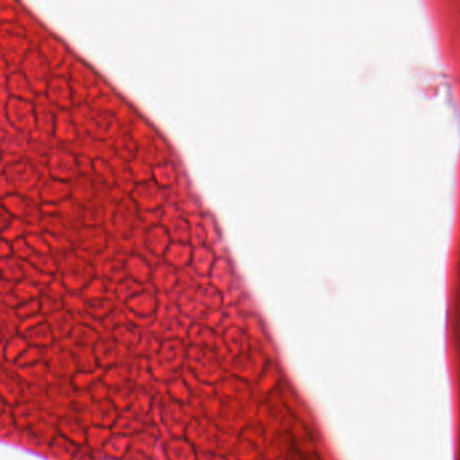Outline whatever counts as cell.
<instances>
[{
    "mask_svg": "<svg viewBox=\"0 0 460 460\" xmlns=\"http://www.w3.org/2000/svg\"><path fill=\"white\" fill-rule=\"evenodd\" d=\"M80 126L73 117L72 110L71 111H59L57 117V123L54 128V137L57 140V143L61 146H72L76 143L81 137Z\"/></svg>",
    "mask_w": 460,
    "mask_h": 460,
    "instance_id": "cell-20",
    "label": "cell"
},
{
    "mask_svg": "<svg viewBox=\"0 0 460 460\" xmlns=\"http://www.w3.org/2000/svg\"><path fill=\"white\" fill-rule=\"evenodd\" d=\"M22 3L15 0H0V23L18 22Z\"/></svg>",
    "mask_w": 460,
    "mask_h": 460,
    "instance_id": "cell-48",
    "label": "cell"
},
{
    "mask_svg": "<svg viewBox=\"0 0 460 460\" xmlns=\"http://www.w3.org/2000/svg\"><path fill=\"white\" fill-rule=\"evenodd\" d=\"M202 218H204L205 228H207V232H208V244L218 251L219 246L223 243V231H221V223L218 221V218L215 216V214L208 211V209L202 214ZM218 254H219V251H218Z\"/></svg>",
    "mask_w": 460,
    "mask_h": 460,
    "instance_id": "cell-41",
    "label": "cell"
},
{
    "mask_svg": "<svg viewBox=\"0 0 460 460\" xmlns=\"http://www.w3.org/2000/svg\"><path fill=\"white\" fill-rule=\"evenodd\" d=\"M234 274H235V270H234L232 260L227 254H223L218 257V260L215 262V265L209 273V277L216 286H225L234 277Z\"/></svg>",
    "mask_w": 460,
    "mask_h": 460,
    "instance_id": "cell-36",
    "label": "cell"
},
{
    "mask_svg": "<svg viewBox=\"0 0 460 460\" xmlns=\"http://www.w3.org/2000/svg\"><path fill=\"white\" fill-rule=\"evenodd\" d=\"M47 175L56 180L72 182L80 176L77 157L76 154L66 146L59 144L52 151L47 160Z\"/></svg>",
    "mask_w": 460,
    "mask_h": 460,
    "instance_id": "cell-11",
    "label": "cell"
},
{
    "mask_svg": "<svg viewBox=\"0 0 460 460\" xmlns=\"http://www.w3.org/2000/svg\"><path fill=\"white\" fill-rule=\"evenodd\" d=\"M13 250H14V257L18 258V260H23V262H27V260L31 258V255L34 254V251L29 246L26 238H22V239L14 242L13 243Z\"/></svg>",
    "mask_w": 460,
    "mask_h": 460,
    "instance_id": "cell-55",
    "label": "cell"
},
{
    "mask_svg": "<svg viewBox=\"0 0 460 460\" xmlns=\"http://www.w3.org/2000/svg\"><path fill=\"white\" fill-rule=\"evenodd\" d=\"M218 257H219L218 251L209 244L193 247V255L189 267L200 276H209Z\"/></svg>",
    "mask_w": 460,
    "mask_h": 460,
    "instance_id": "cell-26",
    "label": "cell"
},
{
    "mask_svg": "<svg viewBox=\"0 0 460 460\" xmlns=\"http://www.w3.org/2000/svg\"><path fill=\"white\" fill-rule=\"evenodd\" d=\"M0 207L6 208L15 219L31 227H40L43 218L40 200L36 196L13 193L0 199Z\"/></svg>",
    "mask_w": 460,
    "mask_h": 460,
    "instance_id": "cell-9",
    "label": "cell"
},
{
    "mask_svg": "<svg viewBox=\"0 0 460 460\" xmlns=\"http://www.w3.org/2000/svg\"><path fill=\"white\" fill-rule=\"evenodd\" d=\"M193 255V246L191 243H177L172 242L168 248L163 260L176 267L177 270H184L191 266V260Z\"/></svg>",
    "mask_w": 460,
    "mask_h": 460,
    "instance_id": "cell-30",
    "label": "cell"
},
{
    "mask_svg": "<svg viewBox=\"0 0 460 460\" xmlns=\"http://www.w3.org/2000/svg\"><path fill=\"white\" fill-rule=\"evenodd\" d=\"M135 251H137L135 240L126 239V238H119V237L111 235L108 250H107L108 257L126 260Z\"/></svg>",
    "mask_w": 460,
    "mask_h": 460,
    "instance_id": "cell-38",
    "label": "cell"
},
{
    "mask_svg": "<svg viewBox=\"0 0 460 460\" xmlns=\"http://www.w3.org/2000/svg\"><path fill=\"white\" fill-rule=\"evenodd\" d=\"M45 60L50 64L54 69V73L60 69L64 64H66L72 54L75 53L71 46L59 37L56 33H50L45 40L40 42L37 47Z\"/></svg>",
    "mask_w": 460,
    "mask_h": 460,
    "instance_id": "cell-14",
    "label": "cell"
},
{
    "mask_svg": "<svg viewBox=\"0 0 460 460\" xmlns=\"http://www.w3.org/2000/svg\"><path fill=\"white\" fill-rule=\"evenodd\" d=\"M114 169V177H115V186H118L121 192H124L127 196L131 195L134 188L137 186V182L134 180L133 170L130 162L119 160L114 157L110 161Z\"/></svg>",
    "mask_w": 460,
    "mask_h": 460,
    "instance_id": "cell-31",
    "label": "cell"
},
{
    "mask_svg": "<svg viewBox=\"0 0 460 460\" xmlns=\"http://www.w3.org/2000/svg\"><path fill=\"white\" fill-rule=\"evenodd\" d=\"M140 209L130 196H126L114 212L108 224L110 234L114 237L134 239L140 230Z\"/></svg>",
    "mask_w": 460,
    "mask_h": 460,
    "instance_id": "cell-6",
    "label": "cell"
},
{
    "mask_svg": "<svg viewBox=\"0 0 460 460\" xmlns=\"http://www.w3.org/2000/svg\"><path fill=\"white\" fill-rule=\"evenodd\" d=\"M134 240H135L137 251L146 255L149 260L153 258L156 263L163 260L168 248L172 244V238L168 232V228L163 224L149 228L140 227V230L134 237Z\"/></svg>",
    "mask_w": 460,
    "mask_h": 460,
    "instance_id": "cell-5",
    "label": "cell"
},
{
    "mask_svg": "<svg viewBox=\"0 0 460 460\" xmlns=\"http://www.w3.org/2000/svg\"><path fill=\"white\" fill-rule=\"evenodd\" d=\"M13 193H17L13 184L1 175V177H0V199L6 198L8 195H13Z\"/></svg>",
    "mask_w": 460,
    "mask_h": 460,
    "instance_id": "cell-57",
    "label": "cell"
},
{
    "mask_svg": "<svg viewBox=\"0 0 460 460\" xmlns=\"http://www.w3.org/2000/svg\"><path fill=\"white\" fill-rule=\"evenodd\" d=\"M34 104H36V124H37L36 130L54 134L59 110L45 98V95L37 96Z\"/></svg>",
    "mask_w": 460,
    "mask_h": 460,
    "instance_id": "cell-24",
    "label": "cell"
},
{
    "mask_svg": "<svg viewBox=\"0 0 460 460\" xmlns=\"http://www.w3.org/2000/svg\"><path fill=\"white\" fill-rule=\"evenodd\" d=\"M182 162L180 158L158 163L153 169V181H156L163 189H173L180 179Z\"/></svg>",
    "mask_w": 460,
    "mask_h": 460,
    "instance_id": "cell-25",
    "label": "cell"
},
{
    "mask_svg": "<svg viewBox=\"0 0 460 460\" xmlns=\"http://www.w3.org/2000/svg\"><path fill=\"white\" fill-rule=\"evenodd\" d=\"M140 114L142 112L137 108V105L126 99L124 104L121 105V108L119 110V112L115 115L117 119L119 121L121 131H128L130 127L133 126V123L140 117Z\"/></svg>",
    "mask_w": 460,
    "mask_h": 460,
    "instance_id": "cell-46",
    "label": "cell"
},
{
    "mask_svg": "<svg viewBox=\"0 0 460 460\" xmlns=\"http://www.w3.org/2000/svg\"><path fill=\"white\" fill-rule=\"evenodd\" d=\"M1 117L23 134L30 135L37 128L34 101L10 98L1 104Z\"/></svg>",
    "mask_w": 460,
    "mask_h": 460,
    "instance_id": "cell-8",
    "label": "cell"
},
{
    "mask_svg": "<svg viewBox=\"0 0 460 460\" xmlns=\"http://www.w3.org/2000/svg\"><path fill=\"white\" fill-rule=\"evenodd\" d=\"M72 112L80 126L81 133L91 138L112 142L121 131L115 115L98 111L91 104L73 108Z\"/></svg>",
    "mask_w": 460,
    "mask_h": 460,
    "instance_id": "cell-3",
    "label": "cell"
},
{
    "mask_svg": "<svg viewBox=\"0 0 460 460\" xmlns=\"http://www.w3.org/2000/svg\"><path fill=\"white\" fill-rule=\"evenodd\" d=\"M1 279L11 282H20L24 279V262L15 257L0 260Z\"/></svg>",
    "mask_w": 460,
    "mask_h": 460,
    "instance_id": "cell-40",
    "label": "cell"
},
{
    "mask_svg": "<svg viewBox=\"0 0 460 460\" xmlns=\"http://www.w3.org/2000/svg\"><path fill=\"white\" fill-rule=\"evenodd\" d=\"M33 49L26 36L0 33V59L7 61L13 69H20V65Z\"/></svg>",
    "mask_w": 460,
    "mask_h": 460,
    "instance_id": "cell-13",
    "label": "cell"
},
{
    "mask_svg": "<svg viewBox=\"0 0 460 460\" xmlns=\"http://www.w3.org/2000/svg\"><path fill=\"white\" fill-rule=\"evenodd\" d=\"M163 225L168 228L172 242L191 243V221L185 215L166 219Z\"/></svg>",
    "mask_w": 460,
    "mask_h": 460,
    "instance_id": "cell-35",
    "label": "cell"
},
{
    "mask_svg": "<svg viewBox=\"0 0 460 460\" xmlns=\"http://www.w3.org/2000/svg\"><path fill=\"white\" fill-rule=\"evenodd\" d=\"M30 135L23 134L10 126L7 120L1 117V126H0V143L3 153H15L26 156L29 147Z\"/></svg>",
    "mask_w": 460,
    "mask_h": 460,
    "instance_id": "cell-19",
    "label": "cell"
},
{
    "mask_svg": "<svg viewBox=\"0 0 460 460\" xmlns=\"http://www.w3.org/2000/svg\"><path fill=\"white\" fill-rule=\"evenodd\" d=\"M154 270V263L142 253L135 251L126 260L127 277L135 281H147L151 279Z\"/></svg>",
    "mask_w": 460,
    "mask_h": 460,
    "instance_id": "cell-28",
    "label": "cell"
},
{
    "mask_svg": "<svg viewBox=\"0 0 460 460\" xmlns=\"http://www.w3.org/2000/svg\"><path fill=\"white\" fill-rule=\"evenodd\" d=\"M130 165L137 185L153 180V169H154L153 165H150L146 161L140 160V157L133 161Z\"/></svg>",
    "mask_w": 460,
    "mask_h": 460,
    "instance_id": "cell-50",
    "label": "cell"
},
{
    "mask_svg": "<svg viewBox=\"0 0 460 460\" xmlns=\"http://www.w3.org/2000/svg\"><path fill=\"white\" fill-rule=\"evenodd\" d=\"M114 156L126 162H133L138 158V143L130 131H120L119 134L111 142Z\"/></svg>",
    "mask_w": 460,
    "mask_h": 460,
    "instance_id": "cell-29",
    "label": "cell"
},
{
    "mask_svg": "<svg viewBox=\"0 0 460 460\" xmlns=\"http://www.w3.org/2000/svg\"><path fill=\"white\" fill-rule=\"evenodd\" d=\"M76 157H77V166H79L80 175L94 176V165H95V161L92 160L91 157L82 156V154H76Z\"/></svg>",
    "mask_w": 460,
    "mask_h": 460,
    "instance_id": "cell-56",
    "label": "cell"
},
{
    "mask_svg": "<svg viewBox=\"0 0 460 460\" xmlns=\"http://www.w3.org/2000/svg\"><path fill=\"white\" fill-rule=\"evenodd\" d=\"M45 98L50 101L59 111H71L73 110V101H72V82L65 77L54 75L50 81Z\"/></svg>",
    "mask_w": 460,
    "mask_h": 460,
    "instance_id": "cell-15",
    "label": "cell"
},
{
    "mask_svg": "<svg viewBox=\"0 0 460 460\" xmlns=\"http://www.w3.org/2000/svg\"><path fill=\"white\" fill-rule=\"evenodd\" d=\"M72 101H73V108L89 104V101H91L89 89L81 87L79 84L72 82Z\"/></svg>",
    "mask_w": 460,
    "mask_h": 460,
    "instance_id": "cell-54",
    "label": "cell"
},
{
    "mask_svg": "<svg viewBox=\"0 0 460 460\" xmlns=\"http://www.w3.org/2000/svg\"><path fill=\"white\" fill-rule=\"evenodd\" d=\"M60 215L73 231H77L85 225V208L73 199L60 204Z\"/></svg>",
    "mask_w": 460,
    "mask_h": 460,
    "instance_id": "cell-32",
    "label": "cell"
},
{
    "mask_svg": "<svg viewBox=\"0 0 460 460\" xmlns=\"http://www.w3.org/2000/svg\"><path fill=\"white\" fill-rule=\"evenodd\" d=\"M160 224H163V207L158 209L140 211V228H149V227H154V225H160Z\"/></svg>",
    "mask_w": 460,
    "mask_h": 460,
    "instance_id": "cell-52",
    "label": "cell"
},
{
    "mask_svg": "<svg viewBox=\"0 0 460 460\" xmlns=\"http://www.w3.org/2000/svg\"><path fill=\"white\" fill-rule=\"evenodd\" d=\"M40 231L46 235H56V237H68L75 238L76 231H73L68 223L62 219L60 214L57 215H45L40 224Z\"/></svg>",
    "mask_w": 460,
    "mask_h": 460,
    "instance_id": "cell-34",
    "label": "cell"
},
{
    "mask_svg": "<svg viewBox=\"0 0 460 460\" xmlns=\"http://www.w3.org/2000/svg\"><path fill=\"white\" fill-rule=\"evenodd\" d=\"M37 199L40 204H57L72 199V182L47 177L40 185Z\"/></svg>",
    "mask_w": 460,
    "mask_h": 460,
    "instance_id": "cell-18",
    "label": "cell"
},
{
    "mask_svg": "<svg viewBox=\"0 0 460 460\" xmlns=\"http://www.w3.org/2000/svg\"><path fill=\"white\" fill-rule=\"evenodd\" d=\"M20 22L24 27L26 37L33 45V47H38L42 40H45L50 33H53L40 18H37L24 4H22Z\"/></svg>",
    "mask_w": 460,
    "mask_h": 460,
    "instance_id": "cell-23",
    "label": "cell"
},
{
    "mask_svg": "<svg viewBox=\"0 0 460 460\" xmlns=\"http://www.w3.org/2000/svg\"><path fill=\"white\" fill-rule=\"evenodd\" d=\"M14 216L3 207H0V231L6 230L13 221H14Z\"/></svg>",
    "mask_w": 460,
    "mask_h": 460,
    "instance_id": "cell-59",
    "label": "cell"
},
{
    "mask_svg": "<svg viewBox=\"0 0 460 460\" xmlns=\"http://www.w3.org/2000/svg\"><path fill=\"white\" fill-rule=\"evenodd\" d=\"M20 71L30 81L37 95H45L49 84L54 77V69L50 64L45 60V57L40 53L37 47H33L20 65Z\"/></svg>",
    "mask_w": 460,
    "mask_h": 460,
    "instance_id": "cell-7",
    "label": "cell"
},
{
    "mask_svg": "<svg viewBox=\"0 0 460 460\" xmlns=\"http://www.w3.org/2000/svg\"><path fill=\"white\" fill-rule=\"evenodd\" d=\"M36 227H31L27 223L24 221H18V219H14V221L3 231H0V237L1 239L7 240V242H17V240L22 239V238H26L27 234Z\"/></svg>",
    "mask_w": 460,
    "mask_h": 460,
    "instance_id": "cell-45",
    "label": "cell"
},
{
    "mask_svg": "<svg viewBox=\"0 0 460 460\" xmlns=\"http://www.w3.org/2000/svg\"><path fill=\"white\" fill-rule=\"evenodd\" d=\"M179 276H180V270H177L176 267L162 260L154 265L151 280L160 286H170L176 282Z\"/></svg>",
    "mask_w": 460,
    "mask_h": 460,
    "instance_id": "cell-39",
    "label": "cell"
},
{
    "mask_svg": "<svg viewBox=\"0 0 460 460\" xmlns=\"http://www.w3.org/2000/svg\"><path fill=\"white\" fill-rule=\"evenodd\" d=\"M69 149L75 154L88 156V157H91L94 161H111L115 157L111 142L95 140V138H91V137H88L85 134H81L79 140L76 143H73L72 146H69Z\"/></svg>",
    "mask_w": 460,
    "mask_h": 460,
    "instance_id": "cell-16",
    "label": "cell"
},
{
    "mask_svg": "<svg viewBox=\"0 0 460 460\" xmlns=\"http://www.w3.org/2000/svg\"><path fill=\"white\" fill-rule=\"evenodd\" d=\"M1 85L6 87L10 98L34 101L38 96L33 85L27 80V77L23 75L20 69L11 72L6 79H3Z\"/></svg>",
    "mask_w": 460,
    "mask_h": 460,
    "instance_id": "cell-22",
    "label": "cell"
},
{
    "mask_svg": "<svg viewBox=\"0 0 460 460\" xmlns=\"http://www.w3.org/2000/svg\"><path fill=\"white\" fill-rule=\"evenodd\" d=\"M98 270H101V274L108 280H112V279L121 280V279L127 277L126 260L112 258V257H107L105 260H103Z\"/></svg>",
    "mask_w": 460,
    "mask_h": 460,
    "instance_id": "cell-43",
    "label": "cell"
},
{
    "mask_svg": "<svg viewBox=\"0 0 460 460\" xmlns=\"http://www.w3.org/2000/svg\"><path fill=\"white\" fill-rule=\"evenodd\" d=\"M53 277L49 274L42 273L37 267H34L33 265H30L29 262H24V280L30 281L31 283L37 285V283H47L50 282Z\"/></svg>",
    "mask_w": 460,
    "mask_h": 460,
    "instance_id": "cell-53",
    "label": "cell"
},
{
    "mask_svg": "<svg viewBox=\"0 0 460 460\" xmlns=\"http://www.w3.org/2000/svg\"><path fill=\"white\" fill-rule=\"evenodd\" d=\"M110 230L107 227L84 225L76 231L73 244L77 254L95 263L99 269L101 262L108 257L107 250L110 244Z\"/></svg>",
    "mask_w": 460,
    "mask_h": 460,
    "instance_id": "cell-4",
    "label": "cell"
},
{
    "mask_svg": "<svg viewBox=\"0 0 460 460\" xmlns=\"http://www.w3.org/2000/svg\"><path fill=\"white\" fill-rule=\"evenodd\" d=\"M1 175L13 184L17 193L30 196L33 193L37 196L40 185L49 177L45 163L36 162L26 156L1 168Z\"/></svg>",
    "mask_w": 460,
    "mask_h": 460,
    "instance_id": "cell-2",
    "label": "cell"
},
{
    "mask_svg": "<svg viewBox=\"0 0 460 460\" xmlns=\"http://www.w3.org/2000/svg\"><path fill=\"white\" fill-rule=\"evenodd\" d=\"M14 257V250H13V243L7 240H0V260L11 258Z\"/></svg>",
    "mask_w": 460,
    "mask_h": 460,
    "instance_id": "cell-58",
    "label": "cell"
},
{
    "mask_svg": "<svg viewBox=\"0 0 460 460\" xmlns=\"http://www.w3.org/2000/svg\"><path fill=\"white\" fill-rule=\"evenodd\" d=\"M23 156L22 154H15V153H3V157H1V168L15 162V161L20 160Z\"/></svg>",
    "mask_w": 460,
    "mask_h": 460,
    "instance_id": "cell-60",
    "label": "cell"
},
{
    "mask_svg": "<svg viewBox=\"0 0 460 460\" xmlns=\"http://www.w3.org/2000/svg\"><path fill=\"white\" fill-rule=\"evenodd\" d=\"M26 240H27L29 246L31 247V250L34 251V254L52 253V250H50V244H49V240L46 238V235L40 231V227L33 228V230L27 234Z\"/></svg>",
    "mask_w": 460,
    "mask_h": 460,
    "instance_id": "cell-47",
    "label": "cell"
},
{
    "mask_svg": "<svg viewBox=\"0 0 460 460\" xmlns=\"http://www.w3.org/2000/svg\"><path fill=\"white\" fill-rule=\"evenodd\" d=\"M180 207L182 212H184V215L186 218L195 216V215H201V214H204L207 211L205 207H204V204H202L200 196L196 192L193 195H191L186 200L182 201Z\"/></svg>",
    "mask_w": 460,
    "mask_h": 460,
    "instance_id": "cell-51",
    "label": "cell"
},
{
    "mask_svg": "<svg viewBox=\"0 0 460 460\" xmlns=\"http://www.w3.org/2000/svg\"><path fill=\"white\" fill-rule=\"evenodd\" d=\"M30 265L37 267L42 273L54 277L57 272H60V263L52 253L45 254H33L31 258L27 260Z\"/></svg>",
    "mask_w": 460,
    "mask_h": 460,
    "instance_id": "cell-42",
    "label": "cell"
},
{
    "mask_svg": "<svg viewBox=\"0 0 460 460\" xmlns=\"http://www.w3.org/2000/svg\"><path fill=\"white\" fill-rule=\"evenodd\" d=\"M126 98L120 94L118 89L110 91V92H104L98 95L96 98H94L91 101V105L98 110V111H103V112H108L112 115H117L119 112L121 105L124 104Z\"/></svg>",
    "mask_w": 460,
    "mask_h": 460,
    "instance_id": "cell-33",
    "label": "cell"
},
{
    "mask_svg": "<svg viewBox=\"0 0 460 460\" xmlns=\"http://www.w3.org/2000/svg\"><path fill=\"white\" fill-rule=\"evenodd\" d=\"M57 146H59V143H57L54 134L43 133L40 130H34L30 134V140H29V147H27V151H26V157H29V158H31L36 162L47 165V160H49L52 151Z\"/></svg>",
    "mask_w": 460,
    "mask_h": 460,
    "instance_id": "cell-17",
    "label": "cell"
},
{
    "mask_svg": "<svg viewBox=\"0 0 460 460\" xmlns=\"http://www.w3.org/2000/svg\"><path fill=\"white\" fill-rule=\"evenodd\" d=\"M85 208V225H98V227H108L110 224V214L103 201L94 200L89 202Z\"/></svg>",
    "mask_w": 460,
    "mask_h": 460,
    "instance_id": "cell-37",
    "label": "cell"
},
{
    "mask_svg": "<svg viewBox=\"0 0 460 460\" xmlns=\"http://www.w3.org/2000/svg\"><path fill=\"white\" fill-rule=\"evenodd\" d=\"M94 177L103 184H107L110 186H115V177H114V169L111 162L107 160H96L94 165Z\"/></svg>",
    "mask_w": 460,
    "mask_h": 460,
    "instance_id": "cell-49",
    "label": "cell"
},
{
    "mask_svg": "<svg viewBox=\"0 0 460 460\" xmlns=\"http://www.w3.org/2000/svg\"><path fill=\"white\" fill-rule=\"evenodd\" d=\"M61 276L66 286H85L98 276V267L94 262L84 258L77 251L61 263Z\"/></svg>",
    "mask_w": 460,
    "mask_h": 460,
    "instance_id": "cell-10",
    "label": "cell"
},
{
    "mask_svg": "<svg viewBox=\"0 0 460 460\" xmlns=\"http://www.w3.org/2000/svg\"><path fill=\"white\" fill-rule=\"evenodd\" d=\"M98 182L94 176L80 175L76 180L72 181V199L80 202L81 205H88L96 200Z\"/></svg>",
    "mask_w": 460,
    "mask_h": 460,
    "instance_id": "cell-27",
    "label": "cell"
},
{
    "mask_svg": "<svg viewBox=\"0 0 460 460\" xmlns=\"http://www.w3.org/2000/svg\"><path fill=\"white\" fill-rule=\"evenodd\" d=\"M191 221V244L193 247H200L208 244V232L205 228V223L202 214L188 218Z\"/></svg>",
    "mask_w": 460,
    "mask_h": 460,
    "instance_id": "cell-44",
    "label": "cell"
},
{
    "mask_svg": "<svg viewBox=\"0 0 460 460\" xmlns=\"http://www.w3.org/2000/svg\"><path fill=\"white\" fill-rule=\"evenodd\" d=\"M130 198L138 205L140 211L162 208L169 201V191L163 189L156 181L138 184Z\"/></svg>",
    "mask_w": 460,
    "mask_h": 460,
    "instance_id": "cell-12",
    "label": "cell"
},
{
    "mask_svg": "<svg viewBox=\"0 0 460 460\" xmlns=\"http://www.w3.org/2000/svg\"><path fill=\"white\" fill-rule=\"evenodd\" d=\"M68 79L72 81L73 84H79L81 87L91 91V89L98 87V84L101 82L103 76L88 61H85L84 59H81L80 56H77L73 61L72 66H71V71L68 73Z\"/></svg>",
    "mask_w": 460,
    "mask_h": 460,
    "instance_id": "cell-21",
    "label": "cell"
},
{
    "mask_svg": "<svg viewBox=\"0 0 460 460\" xmlns=\"http://www.w3.org/2000/svg\"><path fill=\"white\" fill-rule=\"evenodd\" d=\"M130 134L138 143V157L156 166L158 163L179 158L173 144L160 128L143 114L130 127Z\"/></svg>",
    "mask_w": 460,
    "mask_h": 460,
    "instance_id": "cell-1",
    "label": "cell"
}]
</instances>
